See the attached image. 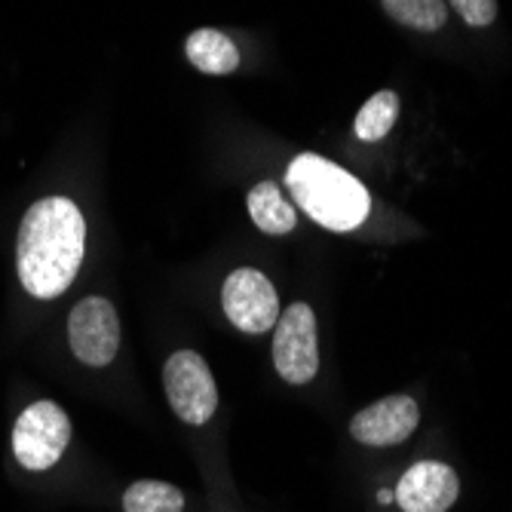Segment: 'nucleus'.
<instances>
[{
	"label": "nucleus",
	"mask_w": 512,
	"mask_h": 512,
	"mask_svg": "<svg viewBox=\"0 0 512 512\" xmlns=\"http://www.w3.org/2000/svg\"><path fill=\"white\" fill-rule=\"evenodd\" d=\"M86 252V221L74 200L43 197L37 200L16 240V270L28 295L50 301L59 298L80 273Z\"/></svg>",
	"instance_id": "f257e3e1"
},
{
	"label": "nucleus",
	"mask_w": 512,
	"mask_h": 512,
	"mask_svg": "<svg viewBox=\"0 0 512 512\" xmlns=\"http://www.w3.org/2000/svg\"><path fill=\"white\" fill-rule=\"evenodd\" d=\"M286 184L295 203L316 224L341 230V234L359 227L371 206L365 184H359V178L319 154L295 157L286 169Z\"/></svg>",
	"instance_id": "f03ea898"
},
{
	"label": "nucleus",
	"mask_w": 512,
	"mask_h": 512,
	"mask_svg": "<svg viewBox=\"0 0 512 512\" xmlns=\"http://www.w3.org/2000/svg\"><path fill=\"white\" fill-rule=\"evenodd\" d=\"M71 442V421L62 405L43 399L28 405L13 427V454L31 473H46L62 460Z\"/></svg>",
	"instance_id": "7ed1b4c3"
},
{
	"label": "nucleus",
	"mask_w": 512,
	"mask_h": 512,
	"mask_svg": "<svg viewBox=\"0 0 512 512\" xmlns=\"http://www.w3.org/2000/svg\"><path fill=\"white\" fill-rule=\"evenodd\" d=\"M163 387L172 411L184 424L203 427L218 411V390L206 359L194 350H178L163 365Z\"/></svg>",
	"instance_id": "20e7f679"
},
{
	"label": "nucleus",
	"mask_w": 512,
	"mask_h": 512,
	"mask_svg": "<svg viewBox=\"0 0 512 512\" xmlns=\"http://www.w3.org/2000/svg\"><path fill=\"white\" fill-rule=\"evenodd\" d=\"M273 365L279 378L301 387L310 384L319 371V341H316V316L313 307L295 301L276 319L273 335Z\"/></svg>",
	"instance_id": "39448f33"
},
{
	"label": "nucleus",
	"mask_w": 512,
	"mask_h": 512,
	"mask_svg": "<svg viewBox=\"0 0 512 512\" xmlns=\"http://www.w3.org/2000/svg\"><path fill=\"white\" fill-rule=\"evenodd\" d=\"M68 344L71 353L89 368L111 365L120 350V319L114 304L99 295L77 301L68 316Z\"/></svg>",
	"instance_id": "423d86ee"
},
{
	"label": "nucleus",
	"mask_w": 512,
	"mask_h": 512,
	"mask_svg": "<svg viewBox=\"0 0 512 512\" xmlns=\"http://www.w3.org/2000/svg\"><path fill=\"white\" fill-rule=\"evenodd\" d=\"M221 304L227 319L246 335H264L279 319V295L261 270L240 267L224 279Z\"/></svg>",
	"instance_id": "0eeeda50"
},
{
	"label": "nucleus",
	"mask_w": 512,
	"mask_h": 512,
	"mask_svg": "<svg viewBox=\"0 0 512 512\" xmlns=\"http://www.w3.org/2000/svg\"><path fill=\"white\" fill-rule=\"evenodd\" d=\"M417 424H421V408L411 396H387L353 417L350 436L371 448H393L405 442Z\"/></svg>",
	"instance_id": "6e6552de"
},
{
	"label": "nucleus",
	"mask_w": 512,
	"mask_h": 512,
	"mask_svg": "<svg viewBox=\"0 0 512 512\" xmlns=\"http://www.w3.org/2000/svg\"><path fill=\"white\" fill-rule=\"evenodd\" d=\"M460 494L457 473L442 460H421L396 485V503L402 512H448Z\"/></svg>",
	"instance_id": "1a4fd4ad"
},
{
	"label": "nucleus",
	"mask_w": 512,
	"mask_h": 512,
	"mask_svg": "<svg viewBox=\"0 0 512 512\" xmlns=\"http://www.w3.org/2000/svg\"><path fill=\"white\" fill-rule=\"evenodd\" d=\"M184 53H188V62L203 74H230L240 68V50L234 46V40L215 28L194 31L188 43H184Z\"/></svg>",
	"instance_id": "9d476101"
},
{
	"label": "nucleus",
	"mask_w": 512,
	"mask_h": 512,
	"mask_svg": "<svg viewBox=\"0 0 512 512\" xmlns=\"http://www.w3.org/2000/svg\"><path fill=\"white\" fill-rule=\"evenodd\" d=\"M249 212H252V221L270 237L292 234L295 224H298L295 206L283 197V191H279L273 181L255 184L252 194H249Z\"/></svg>",
	"instance_id": "9b49d317"
},
{
	"label": "nucleus",
	"mask_w": 512,
	"mask_h": 512,
	"mask_svg": "<svg viewBox=\"0 0 512 512\" xmlns=\"http://www.w3.org/2000/svg\"><path fill=\"white\" fill-rule=\"evenodd\" d=\"M123 512H184V494L169 482L142 479L126 488Z\"/></svg>",
	"instance_id": "f8f14e48"
},
{
	"label": "nucleus",
	"mask_w": 512,
	"mask_h": 512,
	"mask_svg": "<svg viewBox=\"0 0 512 512\" xmlns=\"http://www.w3.org/2000/svg\"><path fill=\"white\" fill-rule=\"evenodd\" d=\"M399 120V96L393 89L375 92L356 114V135L362 142H381Z\"/></svg>",
	"instance_id": "ddd939ff"
},
{
	"label": "nucleus",
	"mask_w": 512,
	"mask_h": 512,
	"mask_svg": "<svg viewBox=\"0 0 512 512\" xmlns=\"http://www.w3.org/2000/svg\"><path fill=\"white\" fill-rule=\"evenodd\" d=\"M390 19L414 31H439L448 22L445 0H381Z\"/></svg>",
	"instance_id": "4468645a"
},
{
	"label": "nucleus",
	"mask_w": 512,
	"mask_h": 512,
	"mask_svg": "<svg viewBox=\"0 0 512 512\" xmlns=\"http://www.w3.org/2000/svg\"><path fill=\"white\" fill-rule=\"evenodd\" d=\"M451 7L473 28H485L497 19V0H451Z\"/></svg>",
	"instance_id": "2eb2a0df"
},
{
	"label": "nucleus",
	"mask_w": 512,
	"mask_h": 512,
	"mask_svg": "<svg viewBox=\"0 0 512 512\" xmlns=\"http://www.w3.org/2000/svg\"><path fill=\"white\" fill-rule=\"evenodd\" d=\"M378 500H381V503H390V500H393V491H387V488L378 491Z\"/></svg>",
	"instance_id": "dca6fc26"
}]
</instances>
